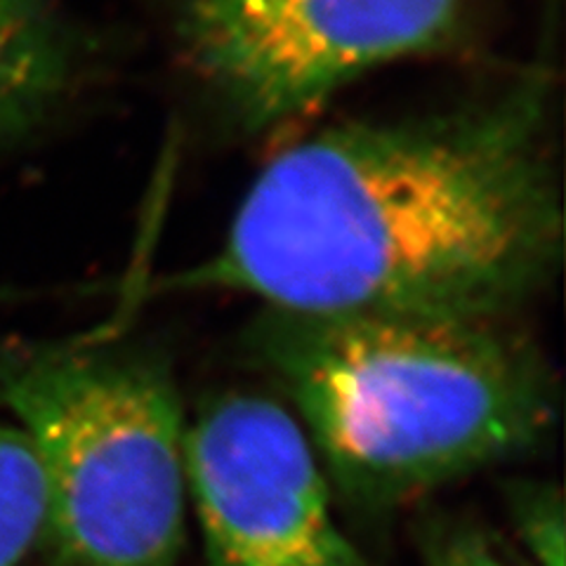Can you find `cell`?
Here are the masks:
<instances>
[{"label":"cell","instance_id":"5","mask_svg":"<svg viewBox=\"0 0 566 566\" xmlns=\"http://www.w3.org/2000/svg\"><path fill=\"white\" fill-rule=\"evenodd\" d=\"M185 482L210 566H368L303 424L268 397L224 395L187 424Z\"/></svg>","mask_w":566,"mask_h":566},{"label":"cell","instance_id":"1","mask_svg":"<svg viewBox=\"0 0 566 566\" xmlns=\"http://www.w3.org/2000/svg\"><path fill=\"white\" fill-rule=\"evenodd\" d=\"M551 69L449 112L357 120L283 149L206 260L158 291L289 314L493 318L562 262Z\"/></svg>","mask_w":566,"mask_h":566},{"label":"cell","instance_id":"6","mask_svg":"<svg viewBox=\"0 0 566 566\" xmlns=\"http://www.w3.org/2000/svg\"><path fill=\"white\" fill-rule=\"evenodd\" d=\"M69 71L71 45L52 0H0V142L50 112Z\"/></svg>","mask_w":566,"mask_h":566},{"label":"cell","instance_id":"2","mask_svg":"<svg viewBox=\"0 0 566 566\" xmlns=\"http://www.w3.org/2000/svg\"><path fill=\"white\" fill-rule=\"evenodd\" d=\"M245 347L333 480L364 505L401 503L522 453L555 420L545 359L493 318L262 310Z\"/></svg>","mask_w":566,"mask_h":566},{"label":"cell","instance_id":"9","mask_svg":"<svg viewBox=\"0 0 566 566\" xmlns=\"http://www.w3.org/2000/svg\"><path fill=\"white\" fill-rule=\"evenodd\" d=\"M428 566H507L489 541L472 528H453L441 534L428 553Z\"/></svg>","mask_w":566,"mask_h":566},{"label":"cell","instance_id":"4","mask_svg":"<svg viewBox=\"0 0 566 566\" xmlns=\"http://www.w3.org/2000/svg\"><path fill=\"white\" fill-rule=\"evenodd\" d=\"M480 0H175L180 55L245 133L307 114L340 87L451 45Z\"/></svg>","mask_w":566,"mask_h":566},{"label":"cell","instance_id":"7","mask_svg":"<svg viewBox=\"0 0 566 566\" xmlns=\"http://www.w3.org/2000/svg\"><path fill=\"white\" fill-rule=\"evenodd\" d=\"M48 482L29 437L0 420V566H20L45 534Z\"/></svg>","mask_w":566,"mask_h":566},{"label":"cell","instance_id":"8","mask_svg":"<svg viewBox=\"0 0 566 566\" xmlns=\"http://www.w3.org/2000/svg\"><path fill=\"white\" fill-rule=\"evenodd\" d=\"M520 510V531L543 566H564V522L559 495L528 491Z\"/></svg>","mask_w":566,"mask_h":566},{"label":"cell","instance_id":"3","mask_svg":"<svg viewBox=\"0 0 566 566\" xmlns=\"http://www.w3.org/2000/svg\"><path fill=\"white\" fill-rule=\"evenodd\" d=\"M0 406L43 465L52 562L177 564L187 424L161 357L95 338L6 345Z\"/></svg>","mask_w":566,"mask_h":566}]
</instances>
